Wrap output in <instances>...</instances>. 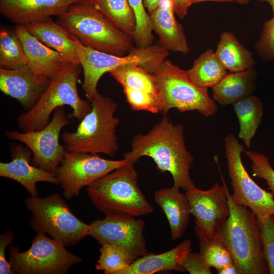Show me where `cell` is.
<instances>
[{"label":"cell","mask_w":274,"mask_h":274,"mask_svg":"<svg viewBox=\"0 0 274 274\" xmlns=\"http://www.w3.org/2000/svg\"><path fill=\"white\" fill-rule=\"evenodd\" d=\"M143 156L151 158L160 172H169L174 186L186 192L196 187L190 174L194 157L186 148L183 126L174 124L165 115L147 133L133 138L124 158L135 163Z\"/></svg>","instance_id":"cell-1"},{"label":"cell","mask_w":274,"mask_h":274,"mask_svg":"<svg viewBox=\"0 0 274 274\" xmlns=\"http://www.w3.org/2000/svg\"><path fill=\"white\" fill-rule=\"evenodd\" d=\"M230 215L214 236L231 253L241 274H269L259 223L247 207L232 203L228 194Z\"/></svg>","instance_id":"cell-2"},{"label":"cell","mask_w":274,"mask_h":274,"mask_svg":"<svg viewBox=\"0 0 274 274\" xmlns=\"http://www.w3.org/2000/svg\"><path fill=\"white\" fill-rule=\"evenodd\" d=\"M133 164L127 161L87 186L90 200L106 216L135 217L153 212L152 205L139 188L138 175Z\"/></svg>","instance_id":"cell-3"},{"label":"cell","mask_w":274,"mask_h":274,"mask_svg":"<svg viewBox=\"0 0 274 274\" xmlns=\"http://www.w3.org/2000/svg\"><path fill=\"white\" fill-rule=\"evenodd\" d=\"M91 102V110L76 130L62 132L61 139L67 152L113 156L118 151L116 129L120 120L115 116L117 104L98 91Z\"/></svg>","instance_id":"cell-4"},{"label":"cell","mask_w":274,"mask_h":274,"mask_svg":"<svg viewBox=\"0 0 274 274\" xmlns=\"http://www.w3.org/2000/svg\"><path fill=\"white\" fill-rule=\"evenodd\" d=\"M80 64L65 63L51 81L36 104L17 117V124L23 131L40 130L50 122V116L58 108L69 106L73 112L69 117L78 121L91 110V105L82 99L77 83L81 72Z\"/></svg>","instance_id":"cell-5"},{"label":"cell","mask_w":274,"mask_h":274,"mask_svg":"<svg viewBox=\"0 0 274 274\" xmlns=\"http://www.w3.org/2000/svg\"><path fill=\"white\" fill-rule=\"evenodd\" d=\"M58 19L71 35L94 50L123 56L133 48V38L114 26L92 4L74 3Z\"/></svg>","instance_id":"cell-6"},{"label":"cell","mask_w":274,"mask_h":274,"mask_svg":"<svg viewBox=\"0 0 274 274\" xmlns=\"http://www.w3.org/2000/svg\"><path fill=\"white\" fill-rule=\"evenodd\" d=\"M74 43L83 70L82 88L88 98L93 97L98 91V81L104 74L129 63L136 64L153 74L168 55V51L159 44L133 47L128 54L117 56L91 49L78 40Z\"/></svg>","instance_id":"cell-7"},{"label":"cell","mask_w":274,"mask_h":274,"mask_svg":"<svg viewBox=\"0 0 274 274\" xmlns=\"http://www.w3.org/2000/svg\"><path fill=\"white\" fill-rule=\"evenodd\" d=\"M159 89L164 115L172 109L180 113L197 111L205 117L214 115L218 107L208 89L198 86L189 78L186 70L165 59L152 74Z\"/></svg>","instance_id":"cell-8"},{"label":"cell","mask_w":274,"mask_h":274,"mask_svg":"<svg viewBox=\"0 0 274 274\" xmlns=\"http://www.w3.org/2000/svg\"><path fill=\"white\" fill-rule=\"evenodd\" d=\"M25 204L32 213L30 226L37 233H47L65 247L89 235V225L73 214L58 193L43 198L29 196Z\"/></svg>","instance_id":"cell-9"},{"label":"cell","mask_w":274,"mask_h":274,"mask_svg":"<svg viewBox=\"0 0 274 274\" xmlns=\"http://www.w3.org/2000/svg\"><path fill=\"white\" fill-rule=\"evenodd\" d=\"M9 258L12 270L18 274H64L82 261L61 243L44 233H37L26 251L10 247Z\"/></svg>","instance_id":"cell-10"},{"label":"cell","mask_w":274,"mask_h":274,"mask_svg":"<svg viewBox=\"0 0 274 274\" xmlns=\"http://www.w3.org/2000/svg\"><path fill=\"white\" fill-rule=\"evenodd\" d=\"M224 149L233 189L230 195L232 203L248 208L261 221L274 215V197L271 192L257 185L249 175L241 157L244 147L233 134L225 138Z\"/></svg>","instance_id":"cell-11"},{"label":"cell","mask_w":274,"mask_h":274,"mask_svg":"<svg viewBox=\"0 0 274 274\" xmlns=\"http://www.w3.org/2000/svg\"><path fill=\"white\" fill-rule=\"evenodd\" d=\"M71 123L63 108L55 110L49 123L40 130L19 132L7 131V137L22 142L32 153L31 163L56 176L66 148L59 142L62 128Z\"/></svg>","instance_id":"cell-12"},{"label":"cell","mask_w":274,"mask_h":274,"mask_svg":"<svg viewBox=\"0 0 274 274\" xmlns=\"http://www.w3.org/2000/svg\"><path fill=\"white\" fill-rule=\"evenodd\" d=\"M127 162L104 158L100 154L66 151L56 177L63 189V196L71 199L80 190Z\"/></svg>","instance_id":"cell-13"},{"label":"cell","mask_w":274,"mask_h":274,"mask_svg":"<svg viewBox=\"0 0 274 274\" xmlns=\"http://www.w3.org/2000/svg\"><path fill=\"white\" fill-rule=\"evenodd\" d=\"M145 225L143 220L132 216H106L89 225V235L100 245H113L122 249L132 263L149 253L144 235Z\"/></svg>","instance_id":"cell-14"},{"label":"cell","mask_w":274,"mask_h":274,"mask_svg":"<svg viewBox=\"0 0 274 274\" xmlns=\"http://www.w3.org/2000/svg\"><path fill=\"white\" fill-rule=\"evenodd\" d=\"M228 192L224 182L223 185L216 183L207 190L195 187L186 192L199 241L214 236L227 221L230 215Z\"/></svg>","instance_id":"cell-15"},{"label":"cell","mask_w":274,"mask_h":274,"mask_svg":"<svg viewBox=\"0 0 274 274\" xmlns=\"http://www.w3.org/2000/svg\"><path fill=\"white\" fill-rule=\"evenodd\" d=\"M109 73L122 86L132 110L161 113V94L152 74L134 63L123 65Z\"/></svg>","instance_id":"cell-16"},{"label":"cell","mask_w":274,"mask_h":274,"mask_svg":"<svg viewBox=\"0 0 274 274\" xmlns=\"http://www.w3.org/2000/svg\"><path fill=\"white\" fill-rule=\"evenodd\" d=\"M51 78L35 75L27 66L17 70L0 67V90L18 101L26 111L37 102Z\"/></svg>","instance_id":"cell-17"},{"label":"cell","mask_w":274,"mask_h":274,"mask_svg":"<svg viewBox=\"0 0 274 274\" xmlns=\"http://www.w3.org/2000/svg\"><path fill=\"white\" fill-rule=\"evenodd\" d=\"M32 153L26 146L14 144L11 146V161L0 162V176L20 184L31 196H38L36 184L46 182L59 184L56 176L31 163Z\"/></svg>","instance_id":"cell-18"},{"label":"cell","mask_w":274,"mask_h":274,"mask_svg":"<svg viewBox=\"0 0 274 274\" xmlns=\"http://www.w3.org/2000/svg\"><path fill=\"white\" fill-rule=\"evenodd\" d=\"M78 0H0V12L16 25L44 22L66 11Z\"/></svg>","instance_id":"cell-19"},{"label":"cell","mask_w":274,"mask_h":274,"mask_svg":"<svg viewBox=\"0 0 274 274\" xmlns=\"http://www.w3.org/2000/svg\"><path fill=\"white\" fill-rule=\"evenodd\" d=\"M14 30L22 44L29 70L36 75L55 77L66 63L60 55L31 35L25 26L16 25Z\"/></svg>","instance_id":"cell-20"},{"label":"cell","mask_w":274,"mask_h":274,"mask_svg":"<svg viewBox=\"0 0 274 274\" xmlns=\"http://www.w3.org/2000/svg\"><path fill=\"white\" fill-rule=\"evenodd\" d=\"M172 0H161L149 14L152 30L159 37V44L168 51L188 54L190 49L182 26L175 16Z\"/></svg>","instance_id":"cell-21"},{"label":"cell","mask_w":274,"mask_h":274,"mask_svg":"<svg viewBox=\"0 0 274 274\" xmlns=\"http://www.w3.org/2000/svg\"><path fill=\"white\" fill-rule=\"evenodd\" d=\"M191 240L186 239L176 247L164 253L159 254L149 253L133 262L119 274H153L172 270L185 272L182 263L191 251Z\"/></svg>","instance_id":"cell-22"},{"label":"cell","mask_w":274,"mask_h":274,"mask_svg":"<svg viewBox=\"0 0 274 274\" xmlns=\"http://www.w3.org/2000/svg\"><path fill=\"white\" fill-rule=\"evenodd\" d=\"M175 186L158 190L154 199L164 212L170 229L172 239L182 237L188 227L191 215L190 206L186 194Z\"/></svg>","instance_id":"cell-23"},{"label":"cell","mask_w":274,"mask_h":274,"mask_svg":"<svg viewBox=\"0 0 274 274\" xmlns=\"http://www.w3.org/2000/svg\"><path fill=\"white\" fill-rule=\"evenodd\" d=\"M25 26L37 39L57 51L66 63L80 64L72 35L59 22L51 17Z\"/></svg>","instance_id":"cell-24"},{"label":"cell","mask_w":274,"mask_h":274,"mask_svg":"<svg viewBox=\"0 0 274 274\" xmlns=\"http://www.w3.org/2000/svg\"><path fill=\"white\" fill-rule=\"evenodd\" d=\"M257 73L253 67L230 72L213 88V98L220 105L232 104L251 95L256 87Z\"/></svg>","instance_id":"cell-25"},{"label":"cell","mask_w":274,"mask_h":274,"mask_svg":"<svg viewBox=\"0 0 274 274\" xmlns=\"http://www.w3.org/2000/svg\"><path fill=\"white\" fill-rule=\"evenodd\" d=\"M215 53L230 72L249 70L256 63L253 53L230 32L224 31L221 34Z\"/></svg>","instance_id":"cell-26"},{"label":"cell","mask_w":274,"mask_h":274,"mask_svg":"<svg viewBox=\"0 0 274 274\" xmlns=\"http://www.w3.org/2000/svg\"><path fill=\"white\" fill-rule=\"evenodd\" d=\"M239 123L238 137L250 148L253 138L259 126L264 114L263 104L257 96L252 94L233 104Z\"/></svg>","instance_id":"cell-27"},{"label":"cell","mask_w":274,"mask_h":274,"mask_svg":"<svg viewBox=\"0 0 274 274\" xmlns=\"http://www.w3.org/2000/svg\"><path fill=\"white\" fill-rule=\"evenodd\" d=\"M189 78L199 87L213 88L227 74V70L212 49H208L196 58L192 67L186 70Z\"/></svg>","instance_id":"cell-28"},{"label":"cell","mask_w":274,"mask_h":274,"mask_svg":"<svg viewBox=\"0 0 274 274\" xmlns=\"http://www.w3.org/2000/svg\"><path fill=\"white\" fill-rule=\"evenodd\" d=\"M92 5L114 26L133 38L136 19L128 0H94Z\"/></svg>","instance_id":"cell-29"},{"label":"cell","mask_w":274,"mask_h":274,"mask_svg":"<svg viewBox=\"0 0 274 274\" xmlns=\"http://www.w3.org/2000/svg\"><path fill=\"white\" fill-rule=\"evenodd\" d=\"M22 44L14 30L4 26L0 29V67L17 70L28 65Z\"/></svg>","instance_id":"cell-30"},{"label":"cell","mask_w":274,"mask_h":274,"mask_svg":"<svg viewBox=\"0 0 274 274\" xmlns=\"http://www.w3.org/2000/svg\"><path fill=\"white\" fill-rule=\"evenodd\" d=\"M101 245L95 265L97 270H102L106 274H119L132 263L128 254L122 249L110 244Z\"/></svg>","instance_id":"cell-31"},{"label":"cell","mask_w":274,"mask_h":274,"mask_svg":"<svg viewBox=\"0 0 274 274\" xmlns=\"http://www.w3.org/2000/svg\"><path fill=\"white\" fill-rule=\"evenodd\" d=\"M200 254L206 263L216 270L224 266L235 264L229 251L218 238H211L199 241Z\"/></svg>","instance_id":"cell-32"},{"label":"cell","mask_w":274,"mask_h":274,"mask_svg":"<svg viewBox=\"0 0 274 274\" xmlns=\"http://www.w3.org/2000/svg\"><path fill=\"white\" fill-rule=\"evenodd\" d=\"M136 19V29L133 40L136 47L145 48L153 45V36L150 17L145 10L143 0H128Z\"/></svg>","instance_id":"cell-33"},{"label":"cell","mask_w":274,"mask_h":274,"mask_svg":"<svg viewBox=\"0 0 274 274\" xmlns=\"http://www.w3.org/2000/svg\"><path fill=\"white\" fill-rule=\"evenodd\" d=\"M252 162L253 176L266 181L268 189L274 197V169L270 164L269 158L265 155L252 151H244Z\"/></svg>","instance_id":"cell-34"},{"label":"cell","mask_w":274,"mask_h":274,"mask_svg":"<svg viewBox=\"0 0 274 274\" xmlns=\"http://www.w3.org/2000/svg\"><path fill=\"white\" fill-rule=\"evenodd\" d=\"M255 48L263 60L274 59V17L264 22L262 30Z\"/></svg>","instance_id":"cell-35"},{"label":"cell","mask_w":274,"mask_h":274,"mask_svg":"<svg viewBox=\"0 0 274 274\" xmlns=\"http://www.w3.org/2000/svg\"><path fill=\"white\" fill-rule=\"evenodd\" d=\"M258 220L269 274H274V215H271L263 221L258 219Z\"/></svg>","instance_id":"cell-36"},{"label":"cell","mask_w":274,"mask_h":274,"mask_svg":"<svg viewBox=\"0 0 274 274\" xmlns=\"http://www.w3.org/2000/svg\"><path fill=\"white\" fill-rule=\"evenodd\" d=\"M185 271L190 274H212L211 267L206 263L200 253L189 252L182 263Z\"/></svg>","instance_id":"cell-37"},{"label":"cell","mask_w":274,"mask_h":274,"mask_svg":"<svg viewBox=\"0 0 274 274\" xmlns=\"http://www.w3.org/2000/svg\"><path fill=\"white\" fill-rule=\"evenodd\" d=\"M14 233L9 230L0 235V273L15 274L11 264L6 258V250L14 241Z\"/></svg>","instance_id":"cell-38"},{"label":"cell","mask_w":274,"mask_h":274,"mask_svg":"<svg viewBox=\"0 0 274 274\" xmlns=\"http://www.w3.org/2000/svg\"><path fill=\"white\" fill-rule=\"evenodd\" d=\"M175 14L183 19L188 14V10L193 4L192 0H172Z\"/></svg>","instance_id":"cell-39"},{"label":"cell","mask_w":274,"mask_h":274,"mask_svg":"<svg viewBox=\"0 0 274 274\" xmlns=\"http://www.w3.org/2000/svg\"><path fill=\"white\" fill-rule=\"evenodd\" d=\"M217 272L218 274H241L235 264L224 266L217 270Z\"/></svg>","instance_id":"cell-40"},{"label":"cell","mask_w":274,"mask_h":274,"mask_svg":"<svg viewBox=\"0 0 274 274\" xmlns=\"http://www.w3.org/2000/svg\"><path fill=\"white\" fill-rule=\"evenodd\" d=\"M161 0H143L144 6L148 11V14L151 13L158 6Z\"/></svg>","instance_id":"cell-41"},{"label":"cell","mask_w":274,"mask_h":274,"mask_svg":"<svg viewBox=\"0 0 274 274\" xmlns=\"http://www.w3.org/2000/svg\"><path fill=\"white\" fill-rule=\"evenodd\" d=\"M206 1H213L217 2H227V3H233L234 0H192L193 4H196L200 2Z\"/></svg>","instance_id":"cell-42"},{"label":"cell","mask_w":274,"mask_h":274,"mask_svg":"<svg viewBox=\"0 0 274 274\" xmlns=\"http://www.w3.org/2000/svg\"><path fill=\"white\" fill-rule=\"evenodd\" d=\"M261 2H267L268 3L270 7H271L272 13L274 15V0H258Z\"/></svg>","instance_id":"cell-43"},{"label":"cell","mask_w":274,"mask_h":274,"mask_svg":"<svg viewBox=\"0 0 274 274\" xmlns=\"http://www.w3.org/2000/svg\"><path fill=\"white\" fill-rule=\"evenodd\" d=\"M251 0H234V2L243 5L247 4Z\"/></svg>","instance_id":"cell-44"},{"label":"cell","mask_w":274,"mask_h":274,"mask_svg":"<svg viewBox=\"0 0 274 274\" xmlns=\"http://www.w3.org/2000/svg\"><path fill=\"white\" fill-rule=\"evenodd\" d=\"M78 3L87 4H93V3L94 0H78Z\"/></svg>","instance_id":"cell-45"}]
</instances>
